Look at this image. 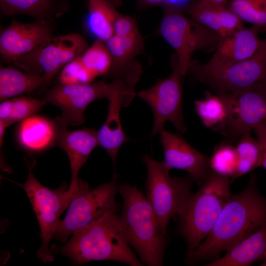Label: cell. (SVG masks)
Listing matches in <instances>:
<instances>
[{
	"label": "cell",
	"instance_id": "obj_38",
	"mask_svg": "<svg viewBox=\"0 0 266 266\" xmlns=\"http://www.w3.org/2000/svg\"><path fill=\"white\" fill-rule=\"evenodd\" d=\"M261 266H266V258L263 261V262L260 265Z\"/></svg>",
	"mask_w": 266,
	"mask_h": 266
},
{
	"label": "cell",
	"instance_id": "obj_6",
	"mask_svg": "<svg viewBox=\"0 0 266 266\" xmlns=\"http://www.w3.org/2000/svg\"><path fill=\"white\" fill-rule=\"evenodd\" d=\"M147 168L146 198L150 204L162 231L167 234L168 223L177 216L191 195L194 181L189 176L172 177L164 162L148 155L142 157Z\"/></svg>",
	"mask_w": 266,
	"mask_h": 266
},
{
	"label": "cell",
	"instance_id": "obj_10",
	"mask_svg": "<svg viewBox=\"0 0 266 266\" xmlns=\"http://www.w3.org/2000/svg\"><path fill=\"white\" fill-rule=\"evenodd\" d=\"M172 72L167 77L158 79L149 89L140 91L135 96L151 107L154 123L150 137L165 129V124L171 122L180 133L186 131L182 112V73L175 54L171 58Z\"/></svg>",
	"mask_w": 266,
	"mask_h": 266
},
{
	"label": "cell",
	"instance_id": "obj_11",
	"mask_svg": "<svg viewBox=\"0 0 266 266\" xmlns=\"http://www.w3.org/2000/svg\"><path fill=\"white\" fill-rule=\"evenodd\" d=\"M88 47L85 39L78 33L52 36L13 62L28 73L44 76L49 83L61 69Z\"/></svg>",
	"mask_w": 266,
	"mask_h": 266
},
{
	"label": "cell",
	"instance_id": "obj_21",
	"mask_svg": "<svg viewBox=\"0 0 266 266\" xmlns=\"http://www.w3.org/2000/svg\"><path fill=\"white\" fill-rule=\"evenodd\" d=\"M266 258V221L240 240L220 259L205 266H248Z\"/></svg>",
	"mask_w": 266,
	"mask_h": 266
},
{
	"label": "cell",
	"instance_id": "obj_25",
	"mask_svg": "<svg viewBox=\"0 0 266 266\" xmlns=\"http://www.w3.org/2000/svg\"><path fill=\"white\" fill-rule=\"evenodd\" d=\"M118 13L109 0H89L88 29L97 39L105 42L114 34L113 24Z\"/></svg>",
	"mask_w": 266,
	"mask_h": 266
},
{
	"label": "cell",
	"instance_id": "obj_20",
	"mask_svg": "<svg viewBox=\"0 0 266 266\" xmlns=\"http://www.w3.org/2000/svg\"><path fill=\"white\" fill-rule=\"evenodd\" d=\"M184 12L195 20L216 33L220 39L244 28L242 21L228 6L196 0Z\"/></svg>",
	"mask_w": 266,
	"mask_h": 266
},
{
	"label": "cell",
	"instance_id": "obj_33",
	"mask_svg": "<svg viewBox=\"0 0 266 266\" xmlns=\"http://www.w3.org/2000/svg\"><path fill=\"white\" fill-rule=\"evenodd\" d=\"M114 34L131 35L140 33L135 21L131 17L117 14L113 24Z\"/></svg>",
	"mask_w": 266,
	"mask_h": 266
},
{
	"label": "cell",
	"instance_id": "obj_17",
	"mask_svg": "<svg viewBox=\"0 0 266 266\" xmlns=\"http://www.w3.org/2000/svg\"><path fill=\"white\" fill-rule=\"evenodd\" d=\"M112 62L104 78L119 79L133 87L139 81L142 72L141 64L136 57L143 50L140 33L128 36L113 34L105 42Z\"/></svg>",
	"mask_w": 266,
	"mask_h": 266
},
{
	"label": "cell",
	"instance_id": "obj_30",
	"mask_svg": "<svg viewBox=\"0 0 266 266\" xmlns=\"http://www.w3.org/2000/svg\"><path fill=\"white\" fill-rule=\"evenodd\" d=\"M228 7L242 22L266 29V0H230Z\"/></svg>",
	"mask_w": 266,
	"mask_h": 266
},
{
	"label": "cell",
	"instance_id": "obj_36",
	"mask_svg": "<svg viewBox=\"0 0 266 266\" xmlns=\"http://www.w3.org/2000/svg\"><path fill=\"white\" fill-rule=\"evenodd\" d=\"M11 105V99L1 101L0 104V121L5 122L7 120L10 115Z\"/></svg>",
	"mask_w": 266,
	"mask_h": 266
},
{
	"label": "cell",
	"instance_id": "obj_13",
	"mask_svg": "<svg viewBox=\"0 0 266 266\" xmlns=\"http://www.w3.org/2000/svg\"><path fill=\"white\" fill-rule=\"evenodd\" d=\"M228 106V116L221 133L231 139L266 126V88L235 93H220Z\"/></svg>",
	"mask_w": 266,
	"mask_h": 266
},
{
	"label": "cell",
	"instance_id": "obj_7",
	"mask_svg": "<svg viewBox=\"0 0 266 266\" xmlns=\"http://www.w3.org/2000/svg\"><path fill=\"white\" fill-rule=\"evenodd\" d=\"M159 33L174 49L179 66L185 76L191 66L192 57L197 51L214 52L220 41L219 35L183 11L164 9Z\"/></svg>",
	"mask_w": 266,
	"mask_h": 266
},
{
	"label": "cell",
	"instance_id": "obj_35",
	"mask_svg": "<svg viewBox=\"0 0 266 266\" xmlns=\"http://www.w3.org/2000/svg\"><path fill=\"white\" fill-rule=\"evenodd\" d=\"M253 131L257 136L262 149V166L266 169V126L258 127Z\"/></svg>",
	"mask_w": 266,
	"mask_h": 266
},
{
	"label": "cell",
	"instance_id": "obj_27",
	"mask_svg": "<svg viewBox=\"0 0 266 266\" xmlns=\"http://www.w3.org/2000/svg\"><path fill=\"white\" fill-rule=\"evenodd\" d=\"M237 139L235 149L238 162L233 180L252 172L262 163V149L258 139L252 137L250 133L242 134Z\"/></svg>",
	"mask_w": 266,
	"mask_h": 266
},
{
	"label": "cell",
	"instance_id": "obj_37",
	"mask_svg": "<svg viewBox=\"0 0 266 266\" xmlns=\"http://www.w3.org/2000/svg\"><path fill=\"white\" fill-rule=\"evenodd\" d=\"M211 4L220 6H228L230 0H203Z\"/></svg>",
	"mask_w": 266,
	"mask_h": 266
},
{
	"label": "cell",
	"instance_id": "obj_31",
	"mask_svg": "<svg viewBox=\"0 0 266 266\" xmlns=\"http://www.w3.org/2000/svg\"><path fill=\"white\" fill-rule=\"evenodd\" d=\"M11 110L8 119L5 122L0 121L7 127L39 112L46 104L42 100L27 97H16L11 99Z\"/></svg>",
	"mask_w": 266,
	"mask_h": 266
},
{
	"label": "cell",
	"instance_id": "obj_29",
	"mask_svg": "<svg viewBox=\"0 0 266 266\" xmlns=\"http://www.w3.org/2000/svg\"><path fill=\"white\" fill-rule=\"evenodd\" d=\"M238 162L235 146L228 142H223L215 146L209 157L211 170L219 175L233 179Z\"/></svg>",
	"mask_w": 266,
	"mask_h": 266
},
{
	"label": "cell",
	"instance_id": "obj_5",
	"mask_svg": "<svg viewBox=\"0 0 266 266\" xmlns=\"http://www.w3.org/2000/svg\"><path fill=\"white\" fill-rule=\"evenodd\" d=\"M117 177L114 173L111 181L93 189L79 178L66 215L61 220L52 238L66 242L77 231L110 213L117 212L121 207L115 199L118 193Z\"/></svg>",
	"mask_w": 266,
	"mask_h": 266
},
{
	"label": "cell",
	"instance_id": "obj_14",
	"mask_svg": "<svg viewBox=\"0 0 266 266\" xmlns=\"http://www.w3.org/2000/svg\"><path fill=\"white\" fill-rule=\"evenodd\" d=\"M55 30L54 20H36L23 23L13 19L0 33V53L6 63L35 49L52 37Z\"/></svg>",
	"mask_w": 266,
	"mask_h": 266
},
{
	"label": "cell",
	"instance_id": "obj_9",
	"mask_svg": "<svg viewBox=\"0 0 266 266\" xmlns=\"http://www.w3.org/2000/svg\"><path fill=\"white\" fill-rule=\"evenodd\" d=\"M33 165L31 166L29 164L28 177L21 185L30 200L40 228L42 242L37 256L46 263L53 260L49 243L61 221L60 216L68 207L78 185L72 188L63 184L58 189H49L34 177L32 170Z\"/></svg>",
	"mask_w": 266,
	"mask_h": 266
},
{
	"label": "cell",
	"instance_id": "obj_19",
	"mask_svg": "<svg viewBox=\"0 0 266 266\" xmlns=\"http://www.w3.org/2000/svg\"><path fill=\"white\" fill-rule=\"evenodd\" d=\"M56 126V145L67 154L71 170V188L78 183V173L93 150L99 145L97 132L91 128L75 131L67 130V126L59 117L54 119Z\"/></svg>",
	"mask_w": 266,
	"mask_h": 266
},
{
	"label": "cell",
	"instance_id": "obj_1",
	"mask_svg": "<svg viewBox=\"0 0 266 266\" xmlns=\"http://www.w3.org/2000/svg\"><path fill=\"white\" fill-rule=\"evenodd\" d=\"M266 221V197L260 193L253 174L241 192L232 195L205 240L187 257V263L216 258Z\"/></svg>",
	"mask_w": 266,
	"mask_h": 266
},
{
	"label": "cell",
	"instance_id": "obj_23",
	"mask_svg": "<svg viewBox=\"0 0 266 266\" xmlns=\"http://www.w3.org/2000/svg\"><path fill=\"white\" fill-rule=\"evenodd\" d=\"M71 0H0L1 16L24 14L54 20L69 9Z\"/></svg>",
	"mask_w": 266,
	"mask_h": 266
},
{
	"label": "cell",
	"instance_id": "obj_34",
	"mask_svg": "<svg viewBox=\"0 0 266 266\" xmlns=\"http://www.w3.org/2000/svg\"><path fill=\"white\" fill-rule=\"evenodd\" d=\"M196 0H137L141 8L160 6L164 9L170 8L184 11L188 6Z\"/></svg>",
	"mask_w": 266,
	"mask_h": 266
},
{
	"label": "cell",
	"instance_id": "obj_16",
	"mask_svg": "<svg viewBox=\"0 0 266 266\" xmlns=\"http://www.w3.org/2000/svg\"><path fill=\"white\" fill-rule=\"evenodd\" d=\"M264 30L260 26L253 25L236 31L220 39L207 62L200 64L198 61L192 60L190 67L204 71L215 70L251 57L261 42L258 33Z\"/></svg>",
	"mask_w": 266,
	"mask_h": 266
},
{
	"label": "cell",
	"instance_id": "obj_15",
	"mask_svg": "<svg viewBox=\"0 0 266 266\" xmlns=\"http://www.w3.org/2000/svg\"><path fill=\"white\" fill-rule=\"evenodd\" d=\"M159 137L163 148V162L166 166L187 171L200 186L212 172L209 157L192 147L180 134L164 129L159 133Z\"/></svg>",
	"mask_w": 266,
	"mask_h": 266
},
{
	"label": "cell",
	"instance_id": "obj_24",
	"mask_svg": "<svg viewBox=\"0 0 266 266\" xmlns=\"http://www.w3.org/2000/svg\"><path fill=\"white\" fill-rule=\"evenodd\" d=\"M49 83L43 75H34L11 67L0 68V100L30 93Z\"/></svg>",
	"mask_w": 266,
	"mask_h": 266
},
{
	"label": "cell",
	"instance_id": "obj_2",
	"mask_svg": "<svg viewBox=\"0 0 266 266\" xmlns=\"http://www.w3.org/2000/svg\"><path fill=\"white\" fill-rule=\"evenodd\" d=\"M117 213H110L77 231L63 246H52L51 252L61 253L76 265L107 260L143 266L123 233Z\"/></svg>",
	"mask_w": 266,
	"mask_h": 266
},
{
	"label": "cell",
	"instance_id": "obj_26",
	"mask_svg": "<svg viewBox=\"0 0 266 266\" xmlns=\"http://www.w3.org/2000/svg\"><path fill=\"white\" fill-rule=\"evenodd\" d=\"M194 103L196 112L203 125L220 131L228 116V106L224 96L206 91L203 98L195 100Z\"/></svg>",
	"mask_w": 266,
	"mask_h": 266
},
{
	"label": "cell",
	"instance_id": "obj_22",
	"mask_svg": "<svg viewBox=\"0 0 266 266\" xmlns=\"http://www.w3.org/2000/svg\"><path fill=\"white\" fill-rule=\"evenodd\" d=\"M16 138L18 144L30 152L45 151L56 145L55 121L40 115L30 116L18 124Z\"/></svg>",
	"mask_w": 266,
	"mask_h": 266
},
{
	"label": "cell",
	"instance_id": "obj_3",
	"mask_svg": "<svg viewBox=\"0 0 266 266\" xmlns=\"http://www.w3.org/2000/svg\"><path fill=\"white\" fill-rule=\"evenodd\" d=\"M123 200L119 220L123 233L143 265L161 266L167 245V234L161 230L146 197L136 186L118 185Z\"/></svg>",
	"mask_w": 266,
	"mask_h": 266
},
{
	"label": "cell",
	"instance_id": "obj_4",
	"mask_svg": "<svg viewBox=\"0 0 266 266\" xmlns=\"http://www.w3.org/2000/svg\"><path fill=\"white\" fill-rule=\"evenodd\" d=\"M230 178L212 171L195 193L191 194L177 215L178 230L190 256L209 233L233 194Z\"/></svg>",
	"mask_w": 266,
	"mask_h": 266
},
{
	"label": "cell",
	"instance_id": "obj_8",
	"mask_svg": "<svg viewBox=\"0 0 266 266\" xmlns=\"http://www.w3.org/2000/svg\"><path fill=\"white\" fill-rule=\"evenodd\" d=\"M187 74L216 94L266 88V38L247 59L215 70L204 71L190 67Z\"/></svg>",
	"mask_w": 266,
	"mask_h": 266
},
{
	"label": "cell",
	"instance_id": "obj_18",
	"mask_svg": "<svg viewBox=\"0 0 266 266\" xmlns=\"http://www.w3.org/2000/svg\"><path fill=\"white\" fill-rule=\"evenodd\" d=\"M135 95L133 87L122 82L106 99L108 102L107 115L97 132V135L99 145L109 155L114 166L121 146L129 140L121 125V109L129 106Z\"/></svg>",
	"mask_w": 266,
	"mask_h": 266
},
{
	"label": "cell",
	"instance_id": "obj_12",
	"mask_svg": "<svg viewBox=\"0 0 266 266\" xmlns=\"http://www.w3.org/2000/svg\"><path fill=\"white\" fill-rule=\"evenodd\" d=\"M102 80L96 82L77 85H56L46 91L42 99L60 108V119L66 126H79L85 120L83 113L94 100L107 97L121 83L113 79L109 83Z\"/></svg>",
	"mask_w": 266,
	"mask_h": 266
},
{
	"label": "cell",
	"instance_id": "obj_28",
	"mask_svg": "<svg viewBox=\"0 0 266 266\" xmlns=\"http://www.w3.org/2000/svg\"><path fill=\"white\" fill-rule=\"evenodd\" d=\"M79 58L85 68L96 77L104 76L109 71L112 62L105 42L98 39Z\"/></svg>",
	"mask_w": 266,
	"mask_h": 266
},
{
	"label": "cell",
	"instance_id": "obj_32",
	"mask_svg": "<svg viewBox=\"0 0 266 266\" xmlns=\"http://www.w3.org/2000/svg\"><path fill=\"white\" fill-rule=\"evenodd\" d=\"M95 78L83 66L78 57L62 69L58 79L61 84L77 85L92 83Z\"/></svg>",
	"mask_w": 266,
	"mask_h": 266
}]
</instances>
